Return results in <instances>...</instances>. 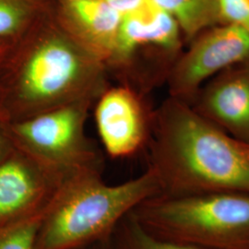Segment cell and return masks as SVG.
Listing matches in <instances>:
<instances>
[{
  "label": "cell",
  "instance_id": "obj_8",
  "mask_svg": "<svg viewBox=\"0 0 249 249\" xmlns=\"http://www.w3.org/2000/svg\"><path fill=\"white\" fill-rule=\"evenodd\" d=\"M65 182L15 149L0 161V232L45 212Z\"/></svg>",
  "mask_w": 249,
  "mask_h": 249
},
{
  "label": "cell",
  "instance_id": "obj_4",
  "mask_svg": "<svg viewBox=\"0 0 249 249\" xmlns=\"http://www.w3.org/2000/svg\"><path fill=\"white\" fill-rule=\"evenodd\" d=\"M129 214L161 239L200 249H249V194H158Z\"/></svg>",
  "mask_w": 249,
  "mask_h": 249
},
{
  "label": "cell",
  "instance_id": "obj_10",
  "mask_svg": "<svg viewBox=\"0 0 249 249\" xmlns=\"http://www.w3.org/2000/svg\"><path fill=\"white\" fill-rule=\"evenodd\" d=\"M192 101L191 106L201 116L249 142V59L207 81Z\"/></svg>",
  "mask_w": 249,
  "mask_h": 249
},
{
  "label": "cell",
  "instance_id": "obj_13",
  "mask_svg": "<svg viewBox=\"0 0 249 249\" xmlns=\"http://www.w3.org/2000/svg\"><path fill=\"white\" fill-rule=\"evenodd\" d=\"M107 249H200L161 239L145 230L128 213L107 242Z\"/></svg>",
  "mask_w": 249,
  "mask_h": 249
},
{
  "label": "cell",
  "instance_id": "obj_17",
  "mask_svg": "<svg viewBox=\"0 0 249 249\" xmlns=\"http://www.w3.org/2000/svg\"><path fill=\"white\" fill-rule=\"evenodd\" d=\"M111 8L116 9L123 16L128 14L136 9H140L147 0H101Z\"/></svg>",
  "mask_w": 249,
  "mask_h": 249
},
{
  "label": "cell",
  "instance_id": "obj_3",
  "mask_svg": "<svg viewBox=\"0 0 249 249\" xmlns=\"http://www.w3.org/2000/svg\"><path fill=\"white\" fill-rule=\"evenodd\" d=\"M160 194L151 168L109 185L102 172H88L63 185L40 224L34 249H82L107 242L118 223L145 199Z\"/></svg>",
  "mask_w": 249,
  "mask_h": 249
},
{
  "label": "cell",
  "instance_id": "obj_5",
  "mask_svg": "<svg viewBox=\"0 0 249 249\" xmlns=\"http://www.w3.org/2000/svg\"><path fill=\"white\" fill-rule=\"evenodd\" d=\"M94 104L81 101L8 123V137L15 149L62 181L102 172V155L85 128Z\"/></svg>",
  "mask_w": 249,
  "mask_h": 249
},
{
  "label": "cell",
  "instance_id": "obj_7",
  "mask_svg": "<svg viewBox=\"0 0 249 249\" xmlns=\"http://www.w3.org/2000/svg\"><path fill=\"white\" fill-rule=\"evenodd\" d=\"M249 59V35L229 24L211 27L190 41L170 71L169 96L190 103L207 81Z\"/></svg>",
  "mask_w": 249,
  "mask_h": 249
},
{
  "label": "cell",
  "instance_id": "obj_6",
  "mask_svg": "<svg viewBox=\"0 0 249 249\" xmlns=\"http://www.w3.org/2000/svg\"><path fill=\"white\" fill-rule=\"evenodd\" d=\"M184 37L177 20L149 0L123 16L116 44L106 62L119 84L143 94L161 80L181 53Z\"/></svg>",
  "mask_w": 249,
  "mask_h": 249
},
{
  "label": "cell",
  "instance_id": "obj_20",
  "mask_svg": "<svg viewBox=\"0 0 249 249\" xmlns=\"http://www.w3.org/2000/svg\"><path fill=\"white\" fill-rule=\"evenodd\" d=\"M5 49H6V42L0 41V56H1L2 53H4Z\"/></svg>",
  "mask_w": 249,
  "mask_h": 249
},
{
  "label": "cell",
  "instance_id": "obj_16",
  "mask_svg": "<svg viewBox=\"0 0 249 249\" xmlns=\"http://www.w3.org/2000/svg\"><path fill=\"white\" fill-rule=\"evenodd\" d=\"M222 24L240 28L249 35V0H219Z\"/></svg>",
  "mask_w": 249,
  "mask_h": 249
},
{
  "label": "cell",
  "instance_id": "obj_9",
  "mask_svg": "<svg viewBox=\"0 0 249 249\" xmlns=\"http://www.w3.org/2000/svg\"><path fill=\"white\" fill-rule=\"evenodd\" d=\"M142 95L123 84L110 85L94 104L99 137L107 154L125 158L142 150L149 142L151 118Z\"/></svg>",
  "mask_w": 249,
  "mask_h": 249
},
{
  "label": "cell",
  "instance_id": "obj_15",
  "mask_svg": "<svg viewBox=\"0 0 249 249\" xmlns=\"http://www.w3.org/2000/svg\"><path fill=\"white\" fill-rule=\"evenodd\" d=\"M51 207V206H50ZM49 207V208H50ZM41 214L18 223L0 232V249H34L37 232L45 213Z\"/></svg>",
  "mask_w": 249,
  "mask_h": 249
},
{
  "label": "cell",
  "instance_id": "obj_1",
  "mask_svg": "<svg viewBox=\"0 0 249 249\" xmlns=\"http://www.w3.org/2000/svg\"><path fill=\"white\" fill-rule=\"evenodd\" d=\"M147 146L148 167L161 195H249V142L225 132L186 101L169 96L152 113Z\"/></svg>",
  "mask_w": 249,
  "mask_h": 249
},
{
  "label": "cell",
  "instance_id": "obj_2",
  "mask_svg": "<svg viewBox=\"0 0 249 249\" xmlns=\"http://www.w3.org/2000/svg\"><path fill=\"white\" fill-rule=\"evenodd\" d=\"M16 42L8 86V123L81 101L96 102L111 85L105 63L47 9Z\"/></svg>",
  "mask_w": 249,
  "mask_h": 249
},
{
  "label": "cell",
  "instance_id": "obj_12",
  "mask_svg": "<svg viewBox=\"0 0 249 249\" xmlns=\"http://www.w3.org/2000/svg\"><path fill=\"white\" fill-rule=\"evenodd\" d=\"M177 20L184 41L190 42L211 27L222 24L219 0H149Z\"/></svg>",
  "mask_w": 249,
  "mask_h": 249
},
{
  "label": "cell",
  "instance_id": "obj_19",
  "mask_svg": "<svg viewBox=\"0 0 249 249\" xmlns=\"http://www.w3.org/2000/svg\"><path fill=\"white\" fill-rule=\"evenodd\" d=\"M107 242L96 244V245H93V246H90V247L82 249H107Z\"/></svg>",
  "mask_w": 249,
  "mask_h": 249
},
{
  "label": "cell",
  "instance_id": "obj_14",
  "mask_svg": "<svg viewBox=\"0 0 249 249\" xmlns=\"http://www.w3.org/2000/svg\"><path fill=\"white\" fill-rule=\"evenodd\" d=\"M45 9L43 0H0V41L17 39Z\"/></svg>",
  "mask_w": 249,
  "mask_h": 249
},
{
  "label": "cell",
  "instance_id": "obj_18",
  "mask_svg": "<svg viewBox=\"0 0 249 249\" xmlns=\"http://www.w3.org/2000/svg\"><path fill=\"white\" fill-rule=\"evenodd\" d=\"M8 137L7 133V125L3 128L0 125V161L3 160L5 156V146H6V138Z\"/></svg>",
  "mask_w": 249,
  "mask_h": 249
},
{
  "label": "cell",
  "instance_id": "obj_11",
  "mask_svg": "<svg viewBox=\"0 0 249 249\" xmlns=\"http://www.w3.org/2000/svg\"><path fill=\"white\" fill-rule=\"evenodd\" d=\"M54 14L82 46L107 62L116 44L123 15L101 0H57Z\"/></svg>",
  "mask_w": 249,
  "mask_h": 249
}]
</instances>
